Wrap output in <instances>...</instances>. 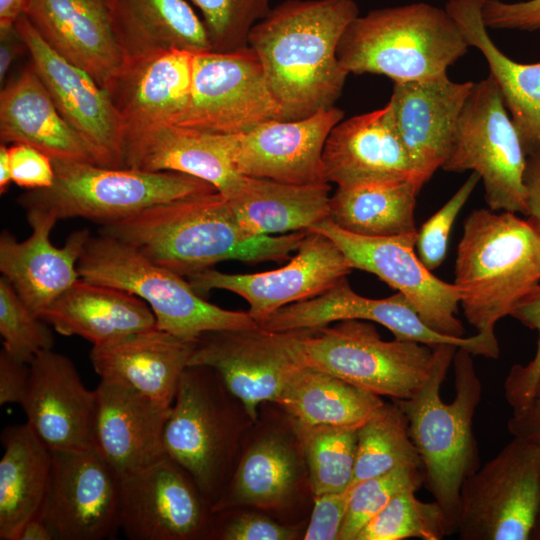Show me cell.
<instances>
[{
  "label": "cell",
  "instance_id": "cell-1",
  "mask_svg": "<svg viewBox=\"0 0 540 540\" xmlns=\"http://www.w3.org/2000/svg\"><path fill=\"white\" fill-rule=\"evenodd\" d=\"M358 15L354 0H286L253 26L248 45L263 66L281 120L334 107L349 75L338 45Z\"/></svg>",
  "mask_w": 540,
  "mask_h": 540
},
{
  "label": "cell",
  "instance_id": "cell-2",
  "mask_svg": "<svg viewBox=\"0 0 540 540\" xmlns=\"http://www.w3.org/2000/svg\"><path fill=\"white\" fill-rule=\"evenodd\" d=\"M307 233L249 236L218 191L157 204L100 228V234L131 245L186 278L226 260H287Z\"/></svg>",
  "mask_w": 540,
  "mask_h": 540
},
{
  "label": "cell",
  "instance_id": "cell-3",
  "mask_svg": "<svg viewBox=\"0 0 540 540\" xmlns=\"http://www.w3.org/2000/svg\"><path fill=\"white\" fill-rule=\"evenodd\" d=\"M472 357L452 344L435 346L422 386L410 398L394 400L407 417L424 485L444 510L450 535L457 533L461 485L480 467L473 418L482 384Z\"/></svg>",
  "mask_w": 540,
  "mask_h": 540
},
{
  "label": "cell",
  "instance_id": "cell-4",
  "mask_svg": "<svg viewBox=\"0 0 540 540\" xmlns=\"http://www.w3.org/2000/svg\"><path fill=\"white\" fill-rule=\"evenodd\" d=\"M454 274L468 323L498 344L496 323L540 284V235L516 213L476 209L464 221Z\"/></svg>",
  "mask_w": 540,
  "mask_h": 540
},
{
  "label": "cell",
  "instance_id": "cell-5",
  "mask_svg": "<svg viewBox=\"0 0 540 540\" xmlns=\"http://www.w3.org/2000/svg\"><path fill=\"white\" fill-rule=\"evenodd\" d=\"M468 47L445 8L420 2L358 15L337 56L349 74H379L400 83L447 73Z\"/></svg>",
  "mask_w": 540,
  "mask_h": 540
},
{
  "label": "cell",
  "instance_id": "cell-6",
  "mask_svg": "<svg viewBox=\"0 0 540 540\" xmlns=\"http://www.w3.org/2000/svg\"><path fill=\"white\" fill-rule=\"evenodd\" d=\"M52 161L53 184L28 190L19 196L18 202L26 212L48 214L57 221L80 217L104 226L157 204L217 191L208 182L183 173Z\"/></svg>",
  "mask_w": 540,
  "mask_h": 540
},
{
  "label": "cell",
  "instance_id": "cell-7",
  "mask_svg": "<svg viewBox=\"0 0 540 540\" xmlns=\"http://www.w3.org/2000/svg\"><path fill=\"white\" fill-rule=\"evenodd\" d=\"M86 281L127 291L151 308L156 327L188 341L206 332L252 329L259 324L248 312L207 302L184 277L164 268L114 237H90L78 262Z\"/></svg>",
  "mask_w": 540,
  "mask_h": 540
},
{
  "label": "cell",
  "instance_id": "cell-8",
  "mask_svg": "<svg viewBox=\"0 0 540 540\" xmlns=\"http://www.w3.org/2000/svg\"><path fill=\"white\" fill-rule=\"evenodd\" d=\"M294 347L302 364L393 400L410 398L427 379L435 359V346L396 338L385 341L374 325L357 319L298 329Z\"/></svg>",
  "mask_w": 540,
  "mask_h": 540
},
{
  "label": "cell",
  "instance_id": "cell-9",
  "mask_svg": "<svg viewBox=\"0 0 540 540\" xmlns=\"http://www.w3.org/2000/svg\"><path fill=\"white\" fill-rule=\"evenodd\" d=\"M526 158L495 80L489 75L474 83L442 169L476 172L483 182L489 209L527 216L523 183Z\"/></svg>",
  "mask_w": 540,
  "mask_h": 540
},
{
  "label": "cell",
  "instance_id": "cell-10",
  "mask_svg": "<svg viewBox=\"0 0 540 540\" xmlns=\"http://www.w3.org/2000/svg\"><path fill=\"white\" fill-rule=\"evenodd\" d=\"M540 505V446L513 437L461 485V540H530Z\"/></svg>",
  "mask_w": 540,
  "mask_h": 540
},
{
  "label": "cell",
  "instance_id": "cell-11",
  "mask_svg": "<svg viewBox=\"0 0 540 540\" xmlns=\"http://www.w3.org/2000/svg\"><path fill=\"white\" fill-rule=\"evenodd\" d=\"M217 373L187 367L164 426L165 455L194 480L211 506L225 489L232 454L233 418Z\"/></svg>",
  "mask_w": 540,
  "mask_h": 540
},
{
  "label": "cell",
  "instance_id": "cell-12",
  "mask_svg": "<svg viewBox=\"0 0 540 540\" xmlns=\"http://www.w3.org/2000/svg\"><path fill=\"white\" fill-rule=\"evenodd\" d=\"M281 120L263 66L248 45L232 52L193 55L188 107L176 125L220 134H240Z\"/></svg>",
  "mask_w": 540,
  "mask_h": 540
},
{
  "label": "cell",
  "instance_id": "cell-13",
  "mask_svg": "<svg viewBox=\"0 0 540 540\" xmlns=\"http://www.w3.org/2000/svg\"><path fill=\"white\" fill-rule=\"evenodd\" d=\"M309 231L331 239L353 269L376 275L403 294L424 323L451 337H464L465 329L456 317L459 291L432 274L415 253L417 232L391 237H369L345 231L328 218Z\"/></svg>",
  "mask_w": 540,
  "mask_h": 540
},
{
  "label": "cell",
  "instance_id": "cell-14",
  "mask_svg": "<svg viewBox=\"0 0 540 540\" xmlns=\"http://www.w3.org/2000/svg\"><path fill=\"white\" fill-rule=\"evenodd\" d=\"M121 475L94 447L52 451L39 512L57 540H103L120 530Z\"/></svg>",
  "mask_w": 540,
  "mask_h": 540
},
{
  "label": "cell",
  "instance_id": "cell-15",
  "mask_svg": "<svg viewBox=\"0 0 540 540\" xmlns=\"http://www.w3.org/2000/svg\"><path fill=\"white\" fill-rule=\"evenodd\" d=\"M295 334L296 330L270 331L261 326L206 332L197 339L188 367L213 369L254 420L258 405L276 402L301 364Z\"/></svg>",
  "mask_w": 540,
  "mask_h": 540
},
{
  "label": "cell",
  "instance_id": "cell-16",
  "mask_svg": "<svg viewBox=\"0 0 540 540\" xmlns=\"http://www.w3.org/2000/svg\"><path fill=\"white\" fill-rule=\"evenodd\" d=\"M352 266L327 236L308 231L296 254L283 267L265 272L228 274L212 268L188 277L199 294L221 289L249 304L248 313L260 325L284 306L313 298L346 277Z\"/></svg>",
  "mask_w": 540,
  "mask_h": 540
},
{
  "label": "cell",
  "instance_id": "cell-17",
  "mask_svg": "<svg viewBox=\"0 0 540 540\" xmlns=\"http://www.w3.org/2000/svg\"><path fill=\"white\" fill-rule=\"evenodd\" d=\"M348 319L379 323L400 340L415 341L431 347L452 344L467 349L473 356L493 359L499 356V345L479 334L451 337L431 329L400 292L382 299L363 297L351 288L346 277L313 298L282 307L260 326L270 331H289L319 328Z\"/></svg>",
  "mask_w": 540,
  "mask_h": 540
},
{
  "label": "cell",
  "instance_id": "cell-18",
  "mask_svg": "<svg viewBox=\"0 0 540 540\" xmlns=\"http://www.w3.org/2000/svg\"><path fill=\"white\" fill-rule=\"evenodd\" d=\"M15 25L57 109L83 139L95 163L122 168L123 129L108 92L88 73L56 53L25 15Z\"/></svg>",
  "mask_w": 540,
  "mask_h": 540
},
{
  "label": "cell",
  "instance_id": "cell-19",
  "mask_svg": "<svg viewBox=\"0 0 540 540\" xmlns=\"http://www.w3.org/2000/svg\"><path fill=\"white\" fill-rule=\"evenodd\" d=\"M212 506L191 476L165 456L121 476L120 530L131 540H183L208 528Z\"/></svg>",
  "mask_w": 540,
  "mask_h": 540
},
{
  "label": "cell",
  "instance_id": "cell-20",
  "mask_svg": "<svg viewBox=\"0 0 540 540\" xmlns=\"http://www.w3.org/2000/svg\"><path fill=\"white\" fill-rule=\"evenodd\" d=\"M20 403L28 425L51 451L94 447L96 391L82 382L73 362L52 349L30 363Z\"/></svg>",
  "mask_w": 540,
  "mask_h": 540
},
{
  "label": "cell",
  "instance_id": "cell-21",
  "mask_svg": "<svg viewBox=\"0 0 540 540\" xmlns=\"http://www.w3.org/2000/svg\"><path fill=\"white\" fill-rule=\"evenodd\" d=\"M344 112L320 110L298 120H269L251 130L233 134V161L242 176L290 184L325 182L322 152L332 128ZM327 183V182H326Z\"/></svg>",
  "mask_w": 540,
  "mask_h": 540
},
{
  "label": "cell",
  "instance_id": "cell-22",
  "mask_svg": "<svg viewBox=\"0 0 540 540\" xmlns=\"http://www.w3.org/2000/svg\"><path fill=\"white\" fill-rule=\"evenodd\" d=\"M193 55L167 49L124 60L105 88L121 121L123 142L179 121L190 100Z\"/></svg>",
  "mask_w": 540,
  "mask_h": 540
},
{
  "label": "cell",
  "instance_id": "cell-23",
  "mask_svg": "<svg viewBox=\"0 0 540 540\" xmlns=\"http://www.w3.org/2000/svg\"><path fill=\"white\" fill-rule=\"evenodd\" d=\"M473 85L454 82L447 73L394 83L388 105L399 138L424 183L446 161Z\"/></svg>",
  "mask_w": 540,
  "mask_h": 540
},
{
  "label": "cell",
  "instance_id": "cell-24",
  "mask_svg": "<svg viewBox=\"0 0 540 540\" xmlns=\"http://www.w3.org/2000/svg\"><path fill=\"white\" fill-rule=\"evenodd\" d=\"M322 174L337 186L392 180L425 184L399 138L388 103L332 128L322 152Z\"/></svg>",
  "mask_w": 540,
  "mask_h": 540
},
{
  "label": "cell",
  "instance_id": "cell-25",
  "mask_svg": "<svg viewBox=\"0 0 540 540\" xmlns=\"http://www.w3.org/2000/svg\"><path fill=\"white\" fill-rule=\"evenodd\" d=\"M31 235L18 242L3 231L0 236V271L25 305L41 314L80 277L79 259L90 239L88 229L74 231L63 247H56L49 236L57 220L48 214L26 212Z\"/></svg>",
  "mask_w": 540,
  "mask_h": 540
},
{
  "label": "cell",
  "instance_id": "cell-26",
  "mask_svg": "<svg viewBox=\"0 0 540 540\" xmlns=\"http://www.w3.org/2000/svg\"><path fill=\"white\" fill-rule=\"evenodd\" d=\"M232 136L176 124L159 126L123 142L122 168L187 174L229 199L244 178L234 165Z\"/></svg>",
  "mask_w": 540,
  "mask_h": 540
},
{
  "label": "cell",
  "instance_id": "cell-27",
  "mask_svg": "<svg viewBox=\"0 0 540 540\" xmlns=\"http://www.w3.org/2000/svg\"><path fill=\"white\" fill-rule=\"evenodd\" d=\"M23 15L56 53L104 89L124 62L106 0H27Z\"/></svg>",
  "mask_w": 540,
  "mask_h": 540
},
{
  "label": "cell",
  "instance_id": "cell-28",
  "mask_svg": "<svg viewBox=\"0 0 540 540\" xmlns=\"http://www.w3.org/2000/svg\"><path fill=\"white\" fill-rule=\"evenodd\" d=\"M95 391L94 448L121 476L166 456L163 432L170 407L116 381L100 379Z\"/></svg>",
  "mask_w": 540,
  "mask_h": 540
},
{
  "label": "cell",
  "instance_id": "cell-29",
  "mask_svg": "<svg viewBox=\"0 0 540 540\" xmlns=\"http://www.w3.org/2000/svg\"><path fill=\"white\" fill-rule=\"evenodd\" d=\"M195 343L156 327L93 346L90 361L100 379L124 384L169 408Z\"/></svg>",
  "mask_w": 540,
  "mask_h": 540
},
{
  "label": "cell",
  "instance_id": "cell-30",
  "mask_svg": "<svg viewBox=\"0 0 540 540\" xmlns=\"http://www.w3.org/2000/svg\"><path fill=\"white\" fill-rule=\"evenodd\" d=\"M58 333L102 346L156 328L149 305L127 291L79 278L40 316Z\"/></svg>",
  "mask_w": 540,
  "mask_h": 540
},
{
  "label": "cell",
  "instance_id": "cell-31",
  "mask_svg": "<svg viewBox=\"0 0 540 540\" xmlns=\"http://www.w3.org/2000/svg\"><path fill=\"white\" fill-rule=\"evenodd\" d=\"M1 143L28 144L52 159L95 163L30 62L0 93Z\"/></svg>",
  "mask_w": 540,
  "mask_h": 540
},
{
  "label": "cell",
  "instance_id": "cell-32",
  "mask_svg": "<svg viewBox=\"0 0 540 540\" xmlns=\"http://www.w3.org/2000/svg\"><path fill=\"white\" fill-rule=\"evenodd\" d=\"M484 0H448L445 10L469 46L488 63L526 156L540 149V62L523 64L506 56L492 41L482 18Z\"/></svg>",
  "mask_w": 540,
  "mask_h": 540
},
{
  "label": "cell",
  "instance_id": "cell-33",
  "mask_svg": "<svg viewBox=\"0 0 540 540\" xmlns=\"http://www.w3.org/2000/svg\"><path fill=\"white\" fill-rule=\"evenodd\" d=\"M125 59L160 50L212 51L205 24L187 0H106Z\"/></svg>",
  "mask_w": 540,
  "mask_h": 540
},
{
  "label": "cell",
  "instance_id": "cell-34",
  "mask_svg": "<svg viewBox=\"0 0 540 540\" xmlns=\"http://www.w3.org/2000/svg\"><path fill=\"white\" fill-rule=\"evenodd\" d=\"M329 183L290 184L244 176L229 203L249 236L283 235L309 229L329 217Z\"/></svg>",
  "mask_w": 540,
  "mask_h": 540
},
{
  "label": "cell",
  "instance_id": "cell-35",
  "mask_svg": "<svg viewBox=\"0 0 540 540\" xmlns=\"http://www.w3.org/2000/svg\"><path fill=\"white\" fill-rule=\"evenodd\" d=\"M0 539L16 540L23 525L39 514L51 472L52 451L26 422L1 434Z\"/></svg>",
  "mask_w": 540,
  "mask_h": 540
},
{
  "label": "cell",
  "instance_id": "cell-36",
  "mask_svg": "<svg viewBox=\"0 0 540 540\" xmlns=\"http://www.w3.org/2000/svg\"><path fill=\"white\" fill-rule=\"evenodd\" d=\"M276 403L291 423L358 429L384 402L376 394L301 363Z\"/></svg>",
  "mask_w": 540,
  "mask_h": 540
},
{
  "label": "cell",
  "instance_id": "cell-37",
  "mask_svg": "<svg viewBox=\"0 0 540 540\" xmlns=\"http://www.w3.org/2000/svg\"><path fill=\"white\" fill-rule=\"evenodd\" d=\"M423 186L414 180L337 186L329 201L328 219L339 228L369 237L417 232L416 197Z\"/></svg>",
  "mask_w": 540,
  "mask_h": 540
},
{
  "label": "cell",
  "instance_id": "cell-38",
  "mask_svg": "<svg viewBox=\"0 0 540 540\" xmlns=\"http://www.w3.org/2000/svg\"><path fill=\"white\" fill-rule=\"evenodd\" d=\"M299 475V459L292 446L282 437L266 436L242 456L229 488L224 489L212 512L244 503L277 507L291 496Z\"/></svg>",
  "mask_w": 540,
  "mask_h": 540
},
{
  "label": "cell",
  "instance_id": "cell-39",
  "mask_svg": "<svg viewBox=\"0 0 540 540\" xmlns=\"http://www.w3.org/2000/svg\"><path fill=\"white\" fill-rule=\"evenodd\" d=\"M403 466L421 467L420 456L400 406L383 403L357 429V450L351 486Z\"/></svg>",
  "mask_w": 540,
  "mask_h": 540
},
{
  "label": "cell",
  "instance_id": "cell-40",
  "mask_svg": "<svg viewBox=\"0 0 540 540\" xmlns=\"http://www.w3.org/2000/svg\"><path fill=\"white\" fill-rule=\"evenodd\" d=\"M291 424L307 464L314 496L347 490L354 474L357 429Z\"/></svg>",
  "mask_w": 540,
  "mask_h": 540
},
{
  "label": "cell",
  "instance_id": "cell-41",
  "mask_svg": "<svg viewBox=\"0 0 540 540\" xmlns=\"http://www.w3.org/2000/svg\"><path fill=\"white\" fill-rule=\"evenodd\" d=\"M450 536L447 518L434 500L424 502L416 490L397 493L359 532L356 540H441Z\"/></svg>",
  "mask_w": 540,
  "mask_h": 540
},
{
  "label": "cell",
  "instance_id": "cell-42",
  "mask_svg": "<svg viewBox=\"0 0 540 540\" xmlns=\"http://www.w3.org/2000/svg\"><path fill=\"white\" fill-rule=\"evenodd\" d=\"M421 467L403 466L362 480L350 488L345 519L338 540H356L362 528L399 492L424 485Z\"/></svg>",
  "mask_w": 540,
  "mask_h": 540
},
{
  "label": "cell",
  "instance_id": "cell-43",
  "mask_svg": "<svg viewBox=\"0 0 540 540\" xmlns=\"http://www.w3.org/2000/svg\"><path fill=\"white\" fill-rule=\"evenodd\" d=\"M42 318L21 300L11 283L0 279V334L3 348L17 360L31 363L42 351L52 349L54 335Z\"/></svg>",
  "mask_w": 540,
  "mask_h": 540
},
{
  "label": "cell",
  "instance_id": "cell-44",
  "mask_svg": "<svg viewBox=\"0 0 540 540\" xmlns=\"http://www.w3.org/2000/svg\"><path fill=\"white\" fill-rule=\"evenodd\" d=\"M203 16L213 52L248 46L253 26L270 10V0H187Z\"/></svg>",
  "mask_w": 540,
  "mask_h": 540
},
{
  "label": "cell",
  "instance_id": "cell-45",
  "mask_svg": "<svg viewBox=\"0 0 540 540\" xmlns=\"http://www.w3.org/2000/svg\"><path fill=\"white\" fill-rule=\"evenodd\" d=\"M510 316L539 334L534 358L526 365L512 366L504 381L506 401L515 413L528 403L540 378V284L515 305Z\"/></svg>",
  "mask_w": 540,
  "mask_h": 540
},
{
  "label": "cell",
  "instance_id": "cell-46",
  "mask_svg": "<svg viewBox=\"0 0 540 540\" xmlns=\"http://www.w3.org/2000/svg\"><path fill=\"white\" fill-rule=\"evenodd\" d=\"M479 181L480 176L472 172L455 194L418 230L417 253L430 271L444 261L452 226Z\"/></svg>",
  "mask_w": 540,
  "mask_h": 540
},
{
  "label": "cell",
  "instance_id": "cell-47",
  "mask_svg": "<svg viewBox=\"0 0 540 540\" xmlns=\"http://www.w3.org/2000/svg\"><path fill=\"white\" fill-rule=\"evenodd\" d=\"M8 152L12 182L27 190L47 188L53 184V161L47 154L24 143H13Z\"/></svg>",
  "mask_w": 540,
  "mask_h": 540
},
{
  "label": "cell",
  "instance_id": "cell-48",
  "mask_svg": "<svg viewBox=\"0 0 540 540\" xmlns=\"http://www.w3.org/2000/svg\"><path fill=\"white\" fill-rule=\"evenodd\" d=\"M350 488L314 496V506L305 540H336L345 519Z\"/></svg>",
  "mask_w": 540,
  "mask_h": 540
},
{
  "label": "cell",
  "instance_id": "cell-49",
  "mask_svg": "<svg viewBox=\"0 0 540 540\" xmlns=\"http://www.w3.org/2000/svg\"><path fill=\"white\" fill-rule=\"evenodd\" d=\"M482 18L491 29L535 31L540 29V0L512 3L484 0Z\"/></svg>",
  "mask_w": 540,
  "mask_h": 540
},
{
  "label": "cell",
  "instance_id": "cell-50",
  "mask_svg": "<svg viewBox=\"0 0 540 540\" xmlns=\"http://www.w3.org/2000/svg\"><path fill=\"white\" fill-rule=\"evenodd\" d=\"M215 534L225 540H290L294 529L254 513H242L227 519Z\"/></svg>",
  "mask_w": 540,
  "mask_h": 540
},
{
  "label": "cell",
  "instance_id": "cell-51",
  "mask_svg": "<svg viewBox=\"0 0 540 540\" xmlns=\"http://www.w3.org/2000/svg\"><path fill=\"white\" fill-rule=\"evenodd\" d=\"M30 364L0 351V405L20 404L30 378Z\"/></svg>",
  "mask_w": 540,
  "mask_h": 540
},
{
  "label": "cell",
  "instance_id": "cell-52",
  "mask_svg": "<svg viewBox=\"0 0 540 540\" xmlns=\"http://www.w3.org/2000/svg\"><path fill=\"white\" fill-rule=\"evenodd\" d=\"M507 427L513 437L540 446V378L528 403L520 411L512 413Z\"/></svg>",
  "mask_w": 540,
  "mask_h": 540
},
{
  "label": "cell",
  "instance_id": "cell-53",
  "mask_svg": "<svg viewBox=\"0 0 540 540\" xmlns=\"http://www.w3.org/2000/svg\"><path fill=\"white\" fill-rule=\"evenodd\" d=\"M523 183L528 220L540 235V149L527 156Z\"/></svg>",
  "mask_w": 540,
  "mask_h": 540
},
{
  "label": "cell",
  "instance_id": "cell-54",
  "mask_svg": "<svg viewBox=\"0 0 540 540\" xmlns=\"http://www.w3.org/2000/svg\"><path fill=\"white\" fill-rule=\"evenodd\" d=\"M25 51L27 45L18 32L16 25L7 29H0V83L3 81L17 58Z\"/></svg>",
  "mask_w": 540,
  "mask_h": 540
},
{
  "label": "cell",
  "instance_id": "cell-55",
  "mask_svg": "<svg viewBox=\"0 0 540 540\" xmlns=\"http://www.w3.org/2000/svg\"><path fill=\"white\" fill-rule=\"evenodd\" d=\"M16 540H57L52 527L39 515L28 520Z\"/></svg>",
  "mask_w": 540,
  "mask_h": 540
},
{
  "label": "cell",
  "instance_id": "cell-56",
  "mask_svg": "<svg viewBox=\"0 0 540 540\" xmlns=\"http://www.w3.org/2000/svg\"><path fill=\"white\" fill-rule=\"evenodd\" d=\"M27 0H0V29L13 27L23 15Z\"/></svg>",
  "mask_w": 540,
  "mask_h": 540
},
{
  "label": "cell",
  "instance_id": "cell-57",
  "mask_svg": "<svg viewBox=\"0 0 540 540\" xmlns=\"http://www.w3.org/2000/svg\"><path fill=\"white\" fill-rule=\"evenodd\" d=\"M12 182L11 168L9 162V152L5 144L0 146V193L7 191L9 184Z\"/></svg>",
  "mask_w": 540,
  "mask_h": 540
},
{
  "label": "cell",
  "instance_id": "cell-58",
  "mask_svg": "<svg viewBox=\"0 0 540 540\" xmlns=\"http://www.w3.org/2000/svg\"><path fill=\"white\" fill-rule=\"evenodd\" d=\"M530 540H540V505H539L536 520L532 529Z\"/></svg>",
  "mask_w": 540,
  "mask_h": 540
}]
</instances>
